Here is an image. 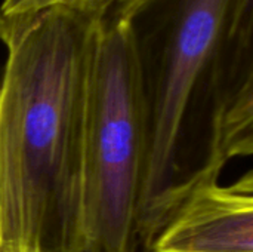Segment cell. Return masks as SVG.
Listing matches in <instances>:
<instances>
[{"mask_svg": "<svg viewBox=\"0 0 253 252\" xmlns=\"http://www.w3.org/2000/svg\"><path fill=\"white\" fill-rule=\"evenodd\" d=\"M56 0H3L0 4L1 19H28L52 6Z\"/></svg>", "mask_w": 253, "mask_h": 252, "instance_id": "obj_6", "label": "cell"}, {"mask_svg": "<svg viewBox=\"0 0 253 252\" xmlns=\"http://www.w3.org/2000/svg\"><path fill=\"white\" fill-rule=\"evenodd\" d=\"M130 252H157L154 251V250H151V248H148V250H142V248H138V250H133V251Z\"/></svg>", "mask_w": 253, "mask_h": 252, "instance_id": "obj_7", "label": "cell"}, {"mask_svg": "<svg viewBox=\"0 0 253 252\" xmlns=\"http://www.w3.org/2000/svg\"><path fill=\"white\" fill-rule=\"evenodd\" d=\"M98 27L65 4L0 18V252H83V129Z\"/></svg>", "mask_w": 253, "mask_h": 252, "instance_id": "obj_1", "label": "cell"}, {"mask_svg": "<svg viewBox=\"0 0 253 252\" xmlns=\"http://www.w3.org/2000/svg\"><path fill=\"white\" fill-rule=\"evenodd\" d=\"M147 104L138 245L176 186L188 114L253 97V0H139L122 19Z\"/></svg>", "mask_w": 253, "mask_h": 252, "instance_id": "obj_2", "label": "cell"}, {"mask_svg": "<svg viewBox=\"0 0 253 252\" xmlns=\"http://www.w3.org/2000/svg\"><path fill=\"white\" fill-rule=\"evenodd\" d=\"M151 250L157 252H253V172L236 183H205L185 192Z\"/></svg>", "mask_w": 253, "mask_h": 252, "instance_id": "obj_4", "label": "cell"}, {"mask_svg": "<svg viewBox=\"0 0 253 252\" xmlns=\"http://www.w3.org/2000/svg\"><path fill=\"white\" fill-rule=\"evenodd\" d=\"M139 0H56V4H65L79 9L98 21H119Z\"/></svg>", "mask_w": 253, "mask_h": 252, "instance_id": "obj_5", "label": "cell"}, {"mask_svg": "<svg viewBox=\"0 0 253 252\" xmlns=\"http://www.w3.org/2000/svg\"><path fill=\"white\" fill-rule=\"evenodd\" d=\"M147 104L123 21H99L83 129V252L138 250Z\"/></svg>", "mask_w": 253, "mask_h": 252, "instance_id": "obj_3", "label": "cell"}]
</instances>
